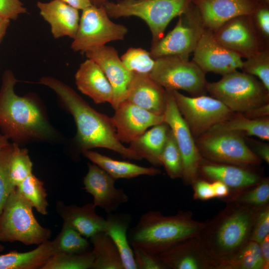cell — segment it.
Here are the masks:
<instances>
[{
    "label": "cell",
    "mask_w": 269,
    "mask_h": 269,
    "mask_svg": "<svg viewBox=\"0 0 269 269\" xmlns=\"http://www.w3.org/2000/svg\"><path fill=\"white\" fill-rule=\"evenodd\" d=\"M38 83L54 91L73 116L77 128L75 139L82 152L94 148H105L124 158L140 160L118 139L111 118L92 108L71 87L50 76L41 77Z\"/></svg>",
    "instance_id": "6da1fadb"
},
{
    "label": "cell",
    "mask_w": 269,
    "mask_h": 269,
    "mask_svg": "<svg viewBox=\"0 0 269 269\" xmlns=\"http://www.w3.org/2000/svg\"><path fill=\"white\" fill-rule=\"evenodd\" d=\"M17 82L11 70H5L0 88L1 133L18 145L54 139L57 134L38 102L30 96H19L15 93Z\"/></svg>",
    "instance_id": "7a4b0ae2"
},
{
    "label": "cell",
    "mask_w": 269,
    "mask_h": 269,
    "mask_svg": "<svg viewBox=\"0 0 269 269\" xmlns=\"http://www.w3.org/2000/svg\"><path fill=\"white\" fill-rule=\"evenodd\" d=\"M206 224L192 218L189 212L164 216L159 211L142 214L128 238L131 246L158 255L177 244L198 236Z\"/></svg>",
    "instance_id": "3957f363"
},
{
    "label": "cell",
    "mask_w": 269,
    "mask_h": 269,
    "mask_svg": "<svg viewBox=\"0 0 269 269\" xmlns=\"http://www.w3.org/2000/svg\"><path fill=\"white\" fill-rule=\"evenodd\" d=\"M259 211L258 208L234 202L212 222L206 224L199 238L214 267L217 262L237 252L250 240Z\"/></svg>",
    "instance_id": "277c9868"
},
{
    "label": "cell",
    "mask_w": 269,
    "mask_h": 269,
    "mask_svg": "<svg viewBox=\"0 0 269 269\" xmlns=\"http://www.w3.org/2000/svg\"><path fill=\"white\" fill-rule=\"evenodd\" d=\"M192 0H119L106 2L103 5L110 17L136 16L148 25L151 43L164 36L170 22L185 12Z\"/></svg>",
    "instance_id": "5b68a950"
},
{
    "label": "cell",
    "mask_w": 269,
    "mask_h": 269,
    "mask_svg": "<svg viewBox=\"0 0 269 269\" xmlns=\"http://www.w3.org/2000/svg\"><path fill=\"white\" fill-rule=\"evenodd\" d=\"M32 208L14 188L0 214V242L38 245L50 239L51 230L40 225Z\"/></svg>",
    "instance_id": "8992f818"
},
{
    "label": "cell",
    "mask_w": 269,
    "mask_h": 269,
    "mask_svg": "<svg viewBox=\"0 0 269 269\" xmlns=\"http://www.w3.org/2000/svg\"><path fill=\"white\" fill-rule=\"evenodd\" d=\"M206 91L233 113L244 114L269 103V91L255 76L237 70L207 83Z\"/></svg>",
    "instance_id": "52a82bcc"
},
{
    "label": "cell",
    "mask_w": 269,
    "mask_h": 269,
    "mask_svg": "<svg viewBox=\"0 0 269 269\" xmlns=\"http://www.w3.org/2000/svg\"><path fill=\"white\" fill-rule=\"evenodd\" d=\"M175 26L166 35L151 43L150 53L154 59L174 56L188 60L206 28L201 15L192 3L178 16Z\"/></svg>",
    "instance_id": "ba28073f"
},
{
    "label": "cell",
    "mask_w": 269,
    "mask_h": 269,
    "mask_svg": "<svg viewBox=\"0 0 269 269\" xmlns=\"http://www.w3.org/2000/svg\"><path fill=\"white\" fill-rule=\"evenodd\" d=\"M128 32L125 25L110 19L103 5H92L82 10L71 48L84 53L111 41L123 40Z\"/></svg>",
    "instance_id": "9c48e42d"
},
{
    "label": "cell",
    "mask_w": 269,
    "mask_h": 269,
    "mask_svg": "<svg viewBox=\"0 0 269 269\" xmlns=\"http://www.w3.org/2000/svg\"><path fill=\"white\" fill-rule=\"evenodd\" d=\"M149 75L166 90H182L195 96L206 91L205 73L193 61L178 57L155 59Z\"/></svg>",
    "instance_id": "30bf717a"
},
{
    "label": "cell",
    "mask_w": 269,
    "mask_h": 269,
    "mask_svg": "<svg viewBox=\"0 0 269 269\" xmlns=\"http://www.w3.org/2000/svg\"><path fill=\"white\" fill-rule=\"evenodd\" d=\"M177 108L193 136H201L234 114L219 100L205 95L189 97L172 91Z\"/></svg>",
    "instance_id": "8fae6325"
},
{
    "label": "cell",
    "mask_w": 269,
    "mask_h": 269,
    "mask_svg": "<svg viewBox=\"0 0 269 269\" xmlns=\"http://www.w3.org/2000/svg\"><path fill=\"white\" fill-rule=\"evenodd\" d=\"M196 143L200 153L215 161L240 166L255 165L261 161L241 135L236 133L207 132Z\"/></svg>",
    "instance_id": "7c38bea8"
},
{
    "label": "cell",
    "mask_w": 269,
    "mask_h": 269,
    "mask_svg": "<svg viewBox=\"0 0 269 269\" xmlns=\"http://www.w3.org/2000/svg\"><path fill=\"white\" fill-rule=\"evenodd\" d=\"M166 91L164 122L169 126L181 153V177L187 183H193L197 179L202 164L201 153L188 125L177 108L172 91Z\"/></svg>",
    "instance_id": "4fadbf2b"
},
{
    "label": "cell",
    "mask_w": 269,
    "mask_h": 269,
    "mask_svg": "<svg viewBox=\"0 0 269 269\" xmlns=\"http://www.w3.org/2000/svg\"><path fill=\"white\" fill-rule=\"evenodd\" d=\"M212 32L219 43L242 58L263 49L252 15L234 17Z\"/></svg>",
    "instance_id": "5bb4252c"
},
{
    "label": "cell",
    "mask_w": 269,
    "mask_h": 269,
    "mask_svg": "<svg viewBox=\"0 0 269 269\" xmlns=\"http://www.w3.org/2000/svg\"><path fill=\"white\" fill-rule=\"evenodd\" d=\"M205 73L222 75L241 69L242 58L219 43L205 29L193 51V61Z\"/></svg>",
    "instance_id": "9a60e30c"
},
{
    "label": "cell",
    "mask_w": 269,
    "mask_h": 269,
    "mask_svg": "<svg viewBox=\"0 0 269 269\" xmlns=\"http://www.w3.org/2000/svg\"><path fill=\"white\" fill-rule=\"evenodd\" d=\"M84 53L87 58L93 60L101 67L111 84L113 91L111 105L115 110L126 100L133 74L124 66L118 51L112 46L104 45Z\"/></svg>",
    "instance_id": "2e32d148"
},
{
    "label": "cell",
    "mask_w": 269,
    "mask_h": 269,
    "mask_svg": "<svg viewBox=\"0 0 269 269\" xmlns=\"http://www.w3.org/2000/svg\"><path fill=\"white\" fill-rule=\"evenodd\" d=\"M111 118L118 139L131 143L154 126L164 122L163 115H157L127 101L115 110Z\"/></svg>",
    "instance_id": "e0dca14e"
},
{
    "label": "cell",
    "mask_w": 269,
    "mask_h": 269,
    "mask_svg": "<svg viewBox=\"0 0 269 269\" xmlns=\"http://www.w3.org/2000/svg\"><path fill=\"white\" fill-rule=\"evenodd\" d=\"M116 180L95 163H88V171L83 179L84 189L93 198L95 206L108 214L127 202L129 197L122 188L115 185Z\"/></svg>",
    "instance_id": "ac0fdd59"
},
{
    "label": "cell",
    "mask_w": 269,
    "mask_h": 269,
    "mask_svg": "<svg viewBox=\"0 0 269 269\" xmlns=\"http://www.w3.org/2000/svg\"><path fill=\"white\" fill-rule=\"evenodd\" d=\"M205 28L214 31L228 20L242 15H252L260 0H192Z\"/></svg>",
    "instance_id": "d6986e66"
},
{
    "label": "cell",
    "mask_w": 269,
    "mask_h": 269,
    "mask_svg": "<svg viewBox=\"0 0 269 269\" xmlns=\"http://www.w3.org/2000/svg\"><path fill=\"white\" fill-rule=\"evenodd\" d=\"M158 255L167 269H200L214 267L199 236L180 242Z\"/></svg>",
    "instance_id": "ffe728a7"
},
{
    "label": "cell",
    "mask_w": 269,
    "mask_h": 269,
    "mask_svg": "<svg viewBox=\"0 0 269 269\" xmlns=\"http://www.w3.org/2000/svg\"><path fill=\"white\" fill-rule=\"evenodd\" d=\"M166 97V90L149 75L133 74L125 101L153 114L163 115Z\"/></svg>",
    "instance_id": "44dd1931"
},
{
    "label": "cell",
    "mask_w": 269,
    "mask_h": 269,
    "mask_svg": "<svg viewBox=\"0 0 269 269\" xmlns=\"http://www.w3.org/2000/svg\"><path fill=\"white\" fill-rule=\"evenodd\" d=\"M78 90L91 98L96 104L112 103V87L101 67L87 58L79 66L75 75Z\"/></svg>",
    "instance_id": "7402d4cb"
},
{
    "label": "cell",
    "mask_w": 269,
    "mask_h": 269,
    "mask_svg": "<svg viewBox=\"0 0 269 269\" xmlns=\"http://www.w3.org/2000/svg\"><path fill=\"white\" fill-rule=\"evenodd\" d=\"M36 5L40 14L49 24L54 38L75 37L80 18L79 10L60 0L38 1Z\"/></svg>",
    "instance_id": "603a6c76"
},
{
    "label": "cell",
    "mask_w": 269,
    "mask_h": 269,
    "mask_svg": "<svg viewBox=\"0 0 269 269\" xmlns=\"http://www.w3.org/2000/svg\"><path fill=\"white\" fill-rule=\"evenodd\" d=\"M96 208L93 203L78 206L68 205L62 201H58L56 206V212L63 220V223L71 226L86 238L105 231L106 220L96 213Z\"/></svg>",
    "instance_id": "cb8c5ba5"
},
{
    "label": "cell",
    "mask_w": 269,
    "mask_h": 269,
    "mask_svg": "<svg viewBox=\"0 0 269 269\" xmlns=\"http://www.w3.org/2000/svg\"><path fill=\"white\" fill-rule=\"evenodd\" d=\"M169 130L165 122L154 126L131 142L129 147L140 159H145L153 166H160L161 155Z\"/></svg>",
    "instance_id": "d4e9b609"
},
{
    "label": "cell",
    "mask_w": 269,
    "mask_h": 269,
    "mask_svg": "<svg viewBox=\"0 0 269 269\" xmlns=\"http://www.w3.org/2000/svg\"><path fill=\"white\" fill-rule=\"evenodd\" d=\"M56 253L53 240L46 241L31 251H12L0 255V269H40Z\"/></svg>",
    "instance_id": "484cf974"
},
{
    "label": "cell",
    "mask_w": 269,
    "mask_h": 269,
    "mask_svg": "<svg viewBox=\"0 0 269 269\" xmlns=\"http://www.w3.org/2000/svg\"><path fill=\"white\" fill-rule=\"evenodd\" d=\"M106 220L105 232L116 246L122 259L124 269H137L128 231L131 216L126 213H109Z\"/></svg>",
    "instance_id": "4316f807"
},
{
    "label": "cell",
    "mask_w": 269,
    "mask_h": 269,
    "mask_svg": "<svg viewBox=\"0 0 269 269\" xmlns=\"http://www.w3.org/2000/svg\"><path fill=\"white\" fill-rule=\"evenodd\" d=\"M82 153L115 180L131 179L140 175L155 176L160 173V170L154 167H144L128 161L114 159L91 150L84 151Z\"/></svg>",
    "instance_id": "83f0119b"
},
{
    "label": "cell",
    "mask_w": 269,
    "mask_h": 269,
    "mask_svg": "<svg viewBox=\"0 0 269 269\" xmlns=\"http://www.w3.org/2000/svg\"><path fill=\"white\" fill-rule=\"evenodd\" d=\"M199 169L207 177L219 180L229 188L242 189L257 185L259 177L240 167L226 164H202Z\"/></svg>",
    "instance_id": "f1b7e54d"
},
{
    "label": "cell",
    "mask_w": 269,
    "mask_h": 269,
    "mask_svg": "<svg viewBox=\"0 0 269 269\" xmlns=\"http://www.w3.org/2000/svg\"><path fill=\"white\" fill-rule=\"evenodd\" d=\"M237 114L214 126L207 132H233L256 136L264 140H269V118L254 119L247 118L242 114Z\"/></svg>",
    "instance_id": "f546056e"
},
{
    "label": "cell",
    "mask_w": 269,
    "mask_h": 269,
    "mask_svg": "<svg viewBox=\"0 0 269 269\" xmlns=\"http://www.w3.org/2000/svg\"><path fill=\"white\" fill-rule=\"evenodd\" d=\"M90 239L94 256L92 269H124L120 254L108 234L101 232Z\"/></svg>",
    "instance_id": "4dcf8cb0"
},
{
    "label": "cell",
    "mask_w": 269,
    "mask_h": 269,
    "mask_svg": "<svg viewBox=\"0 0 269 269\" xmlns=\"http://www.w3.org/2000/svg\"><path fill=\"white\" fill-rule=\"evenodd\" d=\"M215 267L224 269H264L260 244L249 240L237 252L217 262Z\"/></svg>",
    "instance_id": "1f68e13d"
},
{
    "label": "cell",
    "mask_w": 269,
    "mask_h": 269,
    "mask_svg": "<svg viewBox=\"0 0 269 269\" xmlns=\"http://www.w3.org/2000/svg\"><path fill=\"white\" fill-rule=\"evenodd\" d=\"M20 194L40 214H48L47 194L43 182L30 174L16 187Z\"/></svg>",
    "instance_id": "d6a6232c"
},
{
    "label": "cell",
    "mask_w": 269,
    "mask_h": 269,
    "mask_svg": "<svg viewBox=\"0 0 269 269\" xmlns=\"http://www.w3.org/2000/svg\"><path fill=\"white\" fill-rule=\"evenodd\" d=\"M87 238L76 230L63 223L61 230L53 240L56 253L81 254L91 250Z\"/></svg>",
    "instance_id": "836d02e7"
},
{
    "label": "cell",
    "mask_w": 269,
    "mask_h": 269,
    "mask_svg": "<svg viewBox=\"0 0 269 269\" xmlns=\"http://www.w3.org/2000/svg\"><path fill=\"white\" fill-rule=\"evenodd\" d=\"M93 262L92 250L81 254L57 253L40 269H92Z\"/></svg>",
    "instance_id": "e575fe53"
},
{
    "label": "cell",
    "mask_w": 269,
    "mask_h": 269,
    "mask_svg": "<svg viewBox=\"0 0 269 269\" xmlns=\"http://www.w3.org/2000/svg\"><path fill=\"white\" fill-rule=\"evenodd\" d=\"M13 143L8 173L11 187L14 189L32 173L33 164L27 149L20 148L18 144Z\"/></svg>",
    "instance_id": "d590c367"
},
{
    "label": "cell",
    "mask_w": 269,
    "mask_h": 269,
    "mask_svg": "<svg viewBox=\"0 0 269 269\" xmlns=\"http://www.w3.org/2000/svg\"><path fill=\"white\" fill-rule=\"evenodd\" d=\"M120 58L126 69L134 74L149 75L155 63L149 51L139 47L129 48Z\"/></svg>",
    "instance_id": "8d00e7d4"
},
{
    "label": "cell",
    "mask_w": 269,
    "mask_h": 269,
    "mask_svg": "<svg viewBox=\"0 0 269 269\" xmlns=\"http://www.w3.org/2000/svg\"><path fill=\"white\" fill-rule=\"evenodd\" d=\"M161 163L171 178L182 177V157L170 129L161 155Z\"/></svg>",
    "instance_id": "74e56055"
},
{
    "label": "cell",
    "mask_w": 269,
    "mask_h": 269,
    "mask_svg": "<svg viewBox=\"0 0 269 269\" xmlns=\"http://www.w3.org/2000/svg\"><path fill=\"white\" fill-rule=\"evenodd\" d=\"M241 69L245 72L260 79L269 91V51L263 49L243 61Z\"/></svg>",
    "instance_id": "f35d334b"
},
{
    "label": "cell",
    "mask_w": 269,
    "mask_h": 269,
    "mask_svg": "<svg viewBox=\"0 0 269 269\" xmlns=\"http://www.w3.org/2000/svg\"><path fill=\"white\" fill-rule=\"evenodd\" d=\"M13 147V143H10L0 151V214L13 189L10 182L8 173L9 163Z\"/></svg>",
    "instance_id": "ab89813d"
},
{
    "label": "cell",
    "mask_w": 269,
    "mask_h": 269,
    "mask_svg": "<svg viewBox=\"0 0 269 269\" xmlns=\"http://www.w3.org/2000/svg\"><path fill=\"white\" fill-rule=\"evenodd\" d=\"M269 200V183L267 179L258 183L255 188L233 200L234 202L256 208L264 206Z\"/></svg>",
    "instance_id": "60d3db41"
},
{
    "label": "cell",
    "mask_w": 269,
    "mask_h": 269,
    "mask_svg": "<svg viewBox=\"0 0 269 269\" xmlns=\"http://www.w3.org/2000/svg\"><path fill=\"white\" fill-rule=\"evenodd\" d=\"M137 269H166V266L158 255L132 246Z\"/></svg>",
    "instance_id": "b9f144b4"
},
{
    "label": "cell",
    "mask_w": 269,
    "mask_h": 269,
    "mask_svg": "<svg viewBox=\"0 0 269 269\" xmlns=\"http://www.w3.org/2000/svg\"><path fill=\"white\" fill-rule=\"evenodd\" d=\"M269 233V208L266 206L259 211L250 237V240L260 244Z\"/></svg>",
    "instance_id": "7bdbcfd3"
},
{
    "label": "cell",
    "mask_w": 269,
    "mask_h": 269,
    "mask_svg": "<svg viewBox=\"0 0 269 269\" xmlns=\"http://www.w3.org/2000/svg\"><path fill=\"white\" fill-rule=\"evenodd\" d=\"M27 9L21 0H0V16L15 20Z\"/></svg>",
    "instance_id": "ee69618b"
},
{
    "label": "cell",
    "mask_w": 269,
    "mask_h": 269,
    "mask_svg": "<svg viewBox=\"0 0 269 269\" xmlns=\"http://www.w3.org/2000/svg\"><path fill=\"white\" fill-rule=\"evenodd\" d=\"M259 30L266 38L269 37V9L268 4L261 3L252 15Z\"/></svg>",
    "instance_id": "f6af8a7d"
},
{
    "label": "cell",
    "mask_w": 269,
    "mask_h": 269,
    "mask_svg": "<svg viewBox=\"0 0 269 269\" xmlns=\"http://www.w3.org/2000/svg\"><path fill=\"white\" fill-rule=\"evenodd\" d=\"M193 183L195 199L207 200L215 197L211 183L202 180H196Z\"/></svg>",
    "instance_id": "bcb514c9"
},
{
    "label": "cell",
    "mask_w": 269,
    "mask_h": 269,
    "mask_svg": "<svg viewBox=\"0 0 269 269\" xmlns=\"http://www.w3.org/2000/svg\"><path fill=\"white\" fill-rule=\"evenodd\" d=\"M242 114L247 118L254 119L267 118L269 115V104L256 107Z\"/></svg>",
    "instance_id": "7dc6e473"
},
{
    "label": "cell",
    "mask_w": 269,
    "mask_h": 269,
    "mask_svg": "<svg viewBox=\"0 0 269 269\" xmlns=\"http://www.w3.org/2000/svg\"><path fill=\"white\" fill-rule=\"evenodd\" d=\"M211 185L215 197L223 198L229 195V187L223 182L219 180H214Z\"/></svg>",
    "instance_id": "c3c4849f"
},
{
    "label": "cell",
    "mask_w": 269,
    "mask_h": 269,
    "mask_svg": "<svg viewBox=\"0 0 269 269\" xmlns=\"http://www.w3.org/2000/svg\"><path fill=\"white\" fill-rule=\"evenodd\" d=\"M262 257L264 263V269L269 268V235H268L260 244Z\"/></svg>",
    "instance_id": "681fc988"
},
{
    "label": "cell",
    "mask_w": 269,
    "mask_h": 269,
    "mask_svg": "<svg viewBox=\"0 0 269 269\" xmlns=\"http://www.w3.org/2000/svg\"><path fill=\"white\" fill-rule=\"evenodd\" d=\"M69 5L78 9L82 10L92 5L91 0H60Z\"/></svg>",
    "instance_id": "f907efd6"
},
{
    "label": "cell",
    "mask_w": 269,
    "mask_h": 269,
    "mask_svg": "<svg viewBox=\"0 0 269 269\" xmlns=\"http://www.w3.org/2000/svg\"><path fill=\"white\" fill-rule=\"evenodd\" d=\"M257 152L260 157L267 163H269V146L267 144L259 145L257 148Z\"/></svg>",
    "instance_id": "816d5d0a"
},
{
    "label": "cell",
    "mask_w": 269,
    "mask_h": 269,
    "mask_svg": "<svg viewBox=\"0 0 269 269\" xmlns=\"http://www.w3.org/2000/svg\"><path fill=\"white\" fill-rule=\"evenodd\" d=\"M10 20L8 18L0 16V43L5 35Z\"/></svg>",
    "instance_id": "f5cc1de1"
},
{
    "label": "cell",
    "mask_w": 269,
    "mask_h": 269,
    "mask_svg": "<svg viewBox=\"0 0 269 269\" xmlns=\"http://www.w3.org/2000/svg\"><path fill=\"white\" fill-rule=\"evenodd\" d=\"M9 143L8 138L0 133V151Z\"/></svg>",
    "instance_id": "db71d44e"
},
{
    "label": "cell",
    "mask_w": 269,
    "mask_h": 269,
    "mask_svg": "<svg viewBox=\"0 0 269 269\" xmlns=\"http://www.w3.org/2000/svg\"><path fill=\"white\" fill-rule=\"evenodd\" d=\"M108 0H91L92 5L100 6L103 5Z\"/></svg>",
    "instance_id": "11a10c76"
},
{
    "label": "cell",
    "mask_w": 269,
    "mask_h": 269,
    "mask_svg": "<svg viewBox=\"0 0 269 269\" xmlns=\"http://www.w3.org/2000/svg\"><path fill=\"white\" fill-rule=\"evenodd\" d=\"M4 249V246L0 242V252L3 251Z\"/></svg>",
    "instance_id": "9f6ffc18"
},
{
    "label": "cell",
    "mask_w": 269,
    "mask_h": 269,
    "mask_svg": "<svg viewBox=\"0 0 269 269\" xmlns=\"http://www.w3.org/2000/svg\"><path fill=\"white\" fill-rule=\"evenodd\" d=\"M260 0L262 3L268 4H269V0Z\"/></svg>",
    "instance_id": "6f0895ef"
}]
</instances>
